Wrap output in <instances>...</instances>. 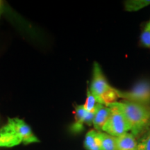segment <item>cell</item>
Segmentation results:
<instances>
[{"label": "cell", "instance_id": "obj_12", "mask_svg": "<svg viewBox=\"0 0 150 150\" xmlns=\"http://www.w3.org/2000/svg\"><path fill=\"white\" fill-rule=\"evenodd\" d=\"M98 104L96 98L92 94L89 88L87 89V97L85 104L83 105V107L88 112H95L97 104Z\"/></svg>", "mask_w": 150, "mask_h": 150}, {"label": "cell", "instance_id": "obj_7", "mask_svg": "<svg viewBox=\"0 0 150 150\" xmlns=\"http://www.w3.org/2000/svg\"><path fill=\"white\" fill-rule=\"evenodd\" d=\"M110 114V108L101 104H97L95 109L93 125L97 131H102Z\"/></svg>", "mask_w": 150, "mask_h": 150}, {"label": "cell", "instance_id": "obj_9", "mask_svg": "<svg viewBox=\"0 0 150 150\" xmlns=\"http://www.w3.org/2000/svg\"><path fill=\"white\" fill-rule=\"evenodd\" d=\"M84 147L87 150H103L98 136V131L91 130L86 134Z\"/></svg>", "mask_w": 150, "mask_h": 150}, {"label": "cell", "instance_id": "obj_6", "mask_svg": "<svg viewBox=\"0 0 150 150\" xmlns=\"http://www.w3.org/2000/svg\"><path fill=\"white\" fill-rule=\"evenodd\" d=\"M95 112L87 111L83 105H77L75 107V122L73 124L71 129L75 133H78L83 129V125L86 124L91 126L93 123Z\"/></svg>", "mask_w": 150, "mask_h": 150}, {"label": "cell", "instance_id": "obj_5", "mask_svg": "<svg viewBox=\"0 0 150 150\" xmlns=\"http://www.w3.org/2000/svg\"><path fill=\"white\" fill-rule=\"evenodd\" d=\"M119 98L138 104L150 105V81H139L130 91H121L117 90Z\"/></svg>", "mask_w": 150, "mask_h": 150}, {"label": "cell", "instance_id": "obj_13", "mask_svg": "<svg viewBox=\"0 0 150 150\" xmlns=\"http://www.w3.org/2000/svg\"><path fill=\"white\" fill-rule=\"evenodd\" d=\"M135 150H150V129L138 138Z\"/></svg>", "mask_w": 150, "mask_h": 150}, {"label": "cell", "instance_id": "obj_1", "mask_svg": "<svg viewBox=\"0 0 150 150\" xmlns=\"http://www.w3.org/2000/svg\"><path fill=\"white\" fill-rule=\"evenodd\" d=\"M121 110L126 117L131 129V133L140 138L150 129V105H145L129 101L112 103Z\"/></svg>", "mask_w": 150, "mask_h": 150}, {"label": "cell", "instance_id": "obj_11", "mask_svg": "<svg viewBox=\"0 0 150 150\" xmlns=\"http://www.w3.org/2000/svg\"><path fill=\"white\" fill-rule=\"evenodd\" d=\"M150 5V0H128L125 2V10L135 12L145 8Z\"/></svg>", "mask_w": 150, "mask_h": 150}, {"label": "cell", "instance_id": "obj_4", "mask_svg": "<svg viewBox=\"0 0 150 150\" xmlns=\"http://www.w3.org/2000/svg\"><path fill=\"white\" fill-rule=\"evenodd\" d=\"M1 129L13 135L21 140L22 143L29 144L39 142L29 125L19 118H9L7 123L1 127Z\"/></svg>", "mask_w": 150, "mask_h": 150}, {"label": "cell", "instance_id": "obj_14", "mask_svg": "<svg viewBox=\"0 0 150 150\" xmlns=\"http://www.w3.org/2000/svg\"><path fill=\"white\" fill-rule=\"evenodd\" d=\"M140 41L144 46L150 48V27L147 25L140 35Z\"/></svg>", "mask_w": 150, "mask_h": 150}, {"label": "cell", "instance_id": "obj_16", "mask_svg": "<svg viewBox=\"0 0 150 150\" xmlns=\"http://www.w3.org/2000/svg\"><path fill=\"white\" fill-rule=\"evenodd\" d=\"M146 25L147 26H148V27H150V19H149V22H147V24H146Z\"/></svg>", "mask_w": 150, "mask_h": 150}, {"label": "cell", "instance_id": "obj_3", "mask_svg": "<svg viewBox=\"0 0 150 150\" xmlns=\"http://www.w3.org/2000/svg\"><path fill=\"white\" fill-rule=\"evenodd\" d=\"M106 106L110 108V114L102 131L110 136L118 137L130 131V126L121 110L112 104Z\"/></svg>", "mask_w": 150, "mask_h": 150}, {"label": "cell", "instance_id": "obj_15", "mask_svg": "<svg viewBox=\"0 0 150 150\" xmlns=\"http://www.w3.org/2000/svg\"><path fill=\"white\" fill-rule=\"evenodd\" d=\"M2 5H3V3L2 1H0V11L1 10V8H2Z\"/></svg>", "mask_w": 150, "mask_h": 150}, {"label": "cell", "instance_id": "obj_10", "mask_svg": "<svg viewBox=\"0 0 150 150\" xmlns=\"http://www.w3.org/2000/svg\"><path fill=\"white\" fill-rule=\"evenodd\" d=\"M98 136L103 150H118L117 137L110 136L102 131H98Z\"/></svg>", "mask_w": 150, "mask_h": 150}, {"label": "cell", "instance_id": "obj_2", "mask_svg": "<svg viewBox=\"0 0 150 150\" xmlns=\"http://www.w3.org/2000/svg\"><path fill=\"white\" fill-rule=\"evenodd\" d=\"M90 91L96 98L97 102L104 106L115 102L119 98L117 89L114 88L108 84L100 65L97 62L94 63L93 80Z\"/></svg>", "mask_w": 150, "mask_h": 150}, {"label": "cell", "instance_id": "obj_8", "mask_svg": "<svg viewBox=\"0 0 150 150\" xmlns=\"http://www.w3.org/2000/svg\"><path fill=\"white\" fill-rule=\"evenodd\" d=\"M118 150H135L138 145V140L131 133H125L117 137Z\"/></svg>", "mask_w": 150, "mask_h": 150}]
</instances>
